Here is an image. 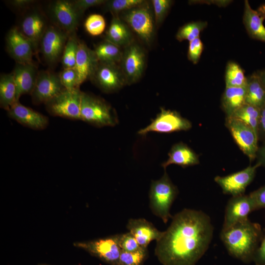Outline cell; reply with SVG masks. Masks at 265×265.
Masks as SVG:
<instances>
[{
	"instance_id": "obj_1",
	"label": "cell",
	"mask_w": 265,
	"mask_h": 265,
	"mask_svg": "<svg viewBox=\"0 0 265 265\" xmlns=\"http://www.w3.org/2000/svg\"><path fill=\"white\" fill-rule=\"evenodd\" d=\"M172 222L158 241L155 255L163 265H195L208 250L213 226L204 212L185 209Z\"/></svg>"
},
{
	"instance_id": "obj_2",
	"label": "cell",
	"mask_w": 265,
	"mask_h": 265,
	"mask_svg": "<svg viewBox=\"0 0 265 265\" xmlns=\"http://www.w3.org/2000/svg\"><path fill=\"white\" fill-rule=\"evenodd\" d=\"M264 236L261 225L249 219L222 228L220 234V239L228 253L245 263L253 261Z\"/></svg>"
},
{
	"instance_id": "obj_3",
	"label": "cell",
	"mask_w": 265,
	"mask_h": 265,
	"mask_svg": "<svg viewBox=\"0 0 265 265\" xmlns=\"http://www.w3.org/2000/svg\"><path fill=\"white\" fill-rule=\"evenodd\" d=\"M119 16L145 45L153 44L156 31V23L152 5L146 1L137 7L122 12Z\"/></svg>"
},
{
	"instance_id": "obj_4",
	"label": "cell",
	"mask_w": 265,
	"mask_h": 265,
	"mask_svg": "<svg viewBox=\"0 0 265 265\" xmlns=\"http://www.w3.org/2000/svg\"><path fill=\"white\" fill-rule=\"evenodd\" d=\"M178 193L177 187L166 171L160 179L152 182L149 192L150 208L153 213L165 224L173 217L170 209Z\"/></svg>"
},
{
	"instance_id": "obj_5",
	"label": "cell",
	"mask_w": 265,
	"mask_h": 265,
	"mask_svg": "<svg viewBox=\"0 0 265 265\" xmlns=\"http://www.w3.org/2000/svg\"><path fill=\"white\" fill-rule=\"evenodd\" d=\"M80 120L97 127L114 126L117 122L113 109L104 100L82 92Z\"/></svg>"
},
{
	"instance_id": "obj_6",
	"label": "cell",
	"mask_w": 265,
	"mask_h": 265,
	"mask_svg": "<svg viewBox=\"0 0 265 265\" xmlns=\"http://www.w3.org/2000/svg\"><path fill=\"white\" fill-rule=\"evenodd\" d=\"M82 92L80 88L64 89L45 104L46 109L52 116L80 120Z\"/></svg>"
},
{
	"instance_id": "obj_7",
	"label": "cell",
	"mask_w": 265,
	"mask_h": 265,
	"mask_svg": "<svg viewBox=\"0 0 265 265\" xmlns=\"http://www.w3.org/2000/svg\"><path fill=\"white\" fill-rule=\"evenodd\" d=\"M146 64V52L142 47L135 41L123 49L119 66L127 84L135 83L141 78Z\"/></svg>"
},
{
	"instance_id": "obj_8",
	"label": "cell",
	"mask_w": 265,
	"mask_h": 265,
	"mask_svg": "<svg viewBox=\"0 0 265 265\" xmlns=\"http://www.w3.org/2000/svg\"><path fill=\"white\" fill-rule=\"evenodd\" d=\"M225 125L239 148L250 161L256 159L259 140L254 130L243 122L233 117H226Z\"/></svg>"
},
{
	"instance_id": "obj_9",
	"label": "cell",
	"mask_w": 265,
	"mask_h": 265,
	"mask_svg": "<svg viewBox=\"0 0 265 265\" xmlns=\"http://www.w3.org/2000/svg\"><path fill=\"white\" fill-rule=\"evenodd\" d=\"M74 245L110 265H118L122 252L119 243V234L89 241L77 242Z\"/></svg>"
},
{
	"instance_id": "obj_10",
	"label": "cell",
	"mask_w": 265,
	"mask_h": 265,
	"mask_svg": "<svg viewBox=\"0 0 265 265\" xmlns=\"http://www.w3.org/2000/svg\"><path fill=\"white\" fill-rule=\"evenodd\" d=\"M192 124L189 120L182 117L176 111L160 108L156 117L147 127L140 130L137 133L142 135L150 132L171 133L186 131L190 129Z\"/></svg>"
},
{
	"instance_id": "obj_11",
	"label": "cell",
	"mask_w": 265,
	"mask_h": 265,
	"mask_svg": "<svg viewBox=\"0 0 265 265\" xmlns=\"http://www.w3.org/2000/svg\"><path fill=\"white\" fill-rule=\"evenodd\" d=\"M69 36L55 25L48 26L39 47L45 60L49 64H55L61 59Z\"/></svg>"
},
{
	"instance_id": "obj_12",
	"label": "cell",
	"mask_w": 265,
	"mask_h": 265,
	"mask_svg": "<svg viewBox=\"0 0 265 265\" xmlns=\"http://www.w3.org/2000/svg\"><path fill=\"white\" fill-rule=\"evenodd\" d=\"M260 165L256 163L238 172L224 176H216L214 180L225 194L236 196L244 194L246 188L252 182L257 169Z\"/></svg>"
},
{
	"instance_id": "obj_13",
	"label": "cell",
	"mask_w": 265,
	"mask_h": 265,
	"mask_svg": "<svg viewBox=\"0 0 265 265\" xmlns=\"http://www.w3.org/2000/svg\"><path fill=\"white\" fill-rule=\"evenodd\" d=\"M64 89L59 75L49 71H41L38 74L34 87L30 94L32 101L36 105L45 104Z\"/></svg>"
},
{
	"instance_id": "obj_14",
	"label": "cell",
	"mask_w": 265,
	"mask_h": 265,
	"mask_svg": "<svg viewBox=\"0 0 265 265\" xmlns=\"http://www.w3.org/2000/svg\"><path fill=\"white\" fill-rule=\"evenodd\" d=\"M102 91L111 93L127 84L119 64L99 62L91 80Z\"/></svg>"
},
{
	"instance_id": "obj_15",
	"label": "cell",
	"mask_w": 265,
	"mask_h": 265,
	"mask_svg": "<svg viewBox=\"0 0 265 265\" xmlns=\"http://www.w3.org/2000/svg\"><path fill=\"white\" fill-rule=\"evenodd\" d=\"M50 12L54 25L69 35L75 33L81 17L72 1L58 0L53 2Z\"/></svg>"
},
{
	"instance_id": "obj_16",
	"label": "cell",
	"mask_w": 265,
	"mask_h": 265,
	"mask_svg": "<svg viewBox=\"0 0 265 265\" xmlns=\"http://www.w3.org/2000/svg\"><path fill=\"white\" fill-rule=\"evenodd\" d=\"M6 49L9 55L20 64H33V47L20 31L19 28H11L6 37Z\"/></svg>"
},
{
	"instance_id": "obj_17",
	"label": "cell",
	"mask_w": 265,
	"mask_h": 265,
	"mask_svg": "<svg viewBox=\"0 0 265 265\" xmlns=\"http://www.w3.org/2000/svg\"><path fill=\"white\" fill-rule=\"evenodd\" d=\"M255 210L254 202L249 194L232 196L226 206L222 228L248 219L249 214Z\"/></svg>"
},
{
	"instance_id": "obj_18",
	"label": "cell",
	"mask_w": 265,
	"mask_h": 265,
	"mask_svg": "<svg viewBox=\"0 0 265 265\" xmlns=\"http://www.w3.org/2000/svg\"><path fill=\"white\" fill-rule=\"evenodd\" d=\"M8 116L21 125L29 128L41 130L49 124L48 117L32 108L15 102L7 111Z\"/></svg>"
},
{
	"instance_id": "obj_19",
	"label": "cell",
	"mask_w": 265,
	"mask_h": 265,
	"mask_svg": "<svg viewBox=\"0 0 265 265\" xmlns=\"http://www.w3.org/2000/svg\"><path fill=\"white\" fill-rule=\"evenodd\" d=\"M99 61L94 50L89 48L83 42L79 41L75 69L79 85L88 80H91Z\"/></svg>"
},
{
	"instance_id": "obj_20",
	"label": "cell",
	"mask_w": 265,
	"mask_h": 265,
	"mask_svg": "<svg viewBox=\"0 0 265 265\" xmlns=\"http://www.w3.org/2000/svg\"><path fill=\"white\" fill-rule=\"evenodd\" d=\"M47 27L43 15L37 11H34L24 17L19 29L30 41L33 47L34 52H36Z\"/></svg>"
},
{
	"instance_id": "obj_21",
	"label": "cell",
	"mask_w": 265,
	"mask_h": 265,
	"mask_svg": "<svg viewBox=\"0 0 265 265\" xmlns=\"http://www.w3.org/2000/svg\"><path fill=\"white\" fill-rule=\"evenodd\" d=\"M127 228L143 248H147L153 240L159 241L164 234V231H159L152 223L144 218L129 219Z\"/></svg>"
},
{
	"instance_id": "obj_22",
	"label": "cell",
	"mask_w": 265,
	"mask_h": 265,
	"mask_svg": "<svg viewBox=\"0 0 265 265\" xmlns=\"http://www.w3.org/2000/svg\"><path fill=\"white\" fill-rule=\"evenodd\" d=\"M16 87V99L24 94H31L38 73L33 64L17 63L12 72Z\"/></svg>"
},
{
	"instance_id": "obj_23",
	"label": "cell",
	"mask_w": 265,
	"mask_h": 265,
	"mask_svg": "<svg viewBox=\"0 0 265 265\" xmlns=\"http://www.w3.org/2000/svg\"><path fill=\"white\" fill-rule=\"evenodd\" d=\"M104 40L122 49L134 41L132 31L119 16H113Z\"/></svg>"
},
{
	"instance_id": "obj_24",
	"label": "cell",
	"mask_w": 265,
	"mask_h": 265,
	"mask_svg": "<svg viewBox=\"0 0 265 265\" xmlns=\"http://www.w3.org/2000/svg\"><path fill=\"white\" fill-rule=\"evenodd\" d=\"M168 159L161 164L164 169L170 164L186 167L198 164V155L186 144L179 142L173 145L168 153Z\"/></svg>"
},
{
	"instance_id": "obj_25",
	"label": "cell",
	"mask_w": 265,
	"mask_h": 265,
	"mask_svg": "<svg viewBox=\"0 0 265 265\" xmlns=\"http://www.w3.org/2000/svg\"><path fill=\"white\" fill-rule=\"evenodd\" d=\"M264 19L253 9L248 1H244L243 23L249 35L252 38L265 43V27Z\"/></svg>"
},
{
	"instance_id": "obj_26",
	"label": "cell",
	"mask_w": 265,
	"mask_h": 265,
	"mask_svg": "<svg viewBox=\"0 0 265 265\" xmlns=\"http://www.w3.org/2000/svg\"><path fill=\"white\" fill-rule=\"evenodd\" d=\"M245 87L225 88L221 98V106L226 117L231 116L245 104Z\"/></svg>"
},
{
	"instance_id": "obj_27",
	"label": "cell",
	"mask_w": 265,
	"mask_h": 265,
	"mask_svg": "<svg viewBox=\"0 0 265 265\" xmlns=\"http://www.w3.org/2000/svg\"><path fill=\"white\" fill-rule=\"evenodd\" d=\"M245 104L261 109L265 106V87L256 73L247 77Z\"/></svg>"
},
{
	"instance_id": "obj_28",
	"label": "cell",
	"mask_w": 265,
	"mask_h": 265,
	"mask_svg": "<svg viewBox=\"0 0 265 265\" xmlns=\"http://www.w3.org/2000/svg\"><path fill=\"white\" fill-rule=\"evenodd\" d=\"M16 102H17L16 87L12 73L1 75L0 78L1 108L7 111Z\"/></svg>"
},
{
	"instance_id": "obj_29",
	"label": "cell",
	"mask_w": 265,
	"mask_h": 265,
	"mask_svg": "<svg viewBox=\"0 0 265 265\" xmlns=\"http://www.w3.org/2000/svg\"><path fill=\"white\" fill-rule=\"evenodd\" d=\"M94 51L99 62L119 65L123 53L122 48L104 40L95 45Z\"/></svg>"
},
{
	"instance_id": "obj_30",
	"label": "cell",
	"mask_w": 265,
	"mask_h": 265,
	"mask_svg": "<svg viewBox=\"0 0 265 265\" xmlns=\"http://www.w3.org/2000/svg\"><path fill=\"white\" fill-rule=\"evenodd\" d=\"M225 80L226 87H243L246 86L247 77L238 64L230 61L226 66Z\"/></svg>"
},
{
	"instance_id": "obj_31",
	"label": "cell",
	"mask_w": 265,
	"mask_h": 265,
	"mask_svg": "<svg viewBox=\"0 0 265 265\" xmlns=\"http://www.w3.org/2000/svg\"><path fill=\"white\" fill-rule=\"evenodd\" d=\"M260 111L261 109L245 104L230 117L239 119L249 125L257 134Z\"/></svg>"
},
{
	"instance_id": "obj_32",
	"label": "cell",
	"mask_w": 265,
	"mask_h": 265,
	"mask_svg": "<svg viewBox=\"0 0 265 265\" xmlns=\"http://www.w3.org/2000/svg\"><path fill=\"white\" fill-rule=\"evenodd\" d=\"M205 21L191 22L187 23L178 29L176 38L180 42L184 40L191 41L199 37L201 32L207 26Z\"/></svg>"
},
{
	"instance_id": "obj_33",
	"label": "cell",
	"mask_w": 265,
	"mask_h": 265,
	"mask_svg": "<svg viewBox=\"0 0 265 265\" xmlns=\"http://www.w3.org/2000/svg\"><path fill=\"white\" fill-rule=\"evenodd\" d=\"M79 41L75 33L69 35L61 58L63 69L75 68Z\"/></svg>"
},
{
	"instance_id": "obj_34",
	"label": "cell",
	"mask_w": 265,
	"mask_h": 265,
	"mask_svg": "<svg viewBox=\"0 0 265 265\" xmlns=\"http://www.w3.org/2000/svg\"><path fill=\"white\" fill-rule=\"evenodd\" d=\"M144 0H109L104 5V10L110 12L113 16L119 14L143 4Z\"/></svg>"
},
{
	"instance_id": "obj_35",
	"label": "cell",
	"mask_w": 265,
	"mask_h": 265,
	"mask_svg": "<svg viewBox=\"0 0 265 265\" xmlns=\"http://www.w3.org/2000/svg\"><path fill=\"white\" fill-rule=\"evenodd\" d=\"M147 255V248H141L136 251L131 252L122 251L118 265H143Z\"/></svg>"
},
{
	"instance_id": "obj_36",
	"label": "cell",
	"mask_w": 265,
	"mask_h": 265,
	"mask_svg": "<svg viewBox=\"0 0 265 265\" xmlns=\"http://www.w3.org/2000/svg\"><path fill=\"white\" fill-rule=\"evenodd\" d=\"M84 26L89 34L92 36H98L104 31L106 28V21L102 15L92 14L86 18Z\"/></svg>"
},
{
	"instance_id": "obj_37",
	"label": "cell",
	"mask_w": 265,
	"mask_h": 265,
	"mask_svg": "<svg viewBox=\"0 0 265 265\" xmlns=\"http://www.w3.org/2000/svg\"><path fill=\"white\" fill-rule=\"evenodd\" d=\"M171 0H152L151 1L156 26L164 21L171 6Z\"/></svg>"
},
{
	"instance_id": "obj_38",
	"label": "cell",
	"mask_w": 265,
	"mask_h": 265,
	"mask_svg": "<svg viewBox=\"0 0 265 265\" xmlns=\"http://www.w3.org/2000/svg\"><path fill=\"white\" fill-rule=\"evenodd\" d=\"M59 77L65 89L73 90L80 88L78 75L74 68L63 69L59 74Z\"/></svg>"
},
{
	"instance_id": "obj_39",
	"label": "cell",
	"mask_w": 265,
	"mask_h": 265,
	"mask_svg": "<svg viewBox=\"0 0 265 265\" xmlns=\"http://www.w3.org/2000/svg\"><path fill=\"white\" fill-rule=\"evenodd\" d=\"M119 243L122 251L128 252H134L142 248L129 232L119 234Z\"/></svg>"
},
{
	"instance_id": "obj_40",
	"label": "cell",
	"mask_w": 265,
	"mask_h": 265,
	"mask_svg": "<svg viewBox=\"0 0 265 265\" xmlns=\"http://www.w3.org/2000/svg\"><path fill=\"white\" fill-rule=\"evenodd\" d=\"M203 50V44L200 38H197L189 42L187 58L193 64L199 61Z\"/></svg>"
},
{
	"instance_id": "obj_41",
	"label": "cell",
	"mask_w": 265,
	"mask_h": 265,
	"mask_svg": "<svg viewBox=\"0 0 265 265\" xmlns=\"http://www.w3.org/2000/svg\"><path fill=\"white\" fill-rule=\"evenodd\" d=\"M106 0H75L72 1L73 5L80 17L89 8L103 5Z\"/></svg>"
},
{
	"instance_id": "obj_42",
	"label": "cell",
	"mask_w": 265,
	"mask_h": 265,
	"mask_svg": "<svg viewBox=\"0 0 265 265\" xmlns=\"http://www.w3.org/2000/svg\"><path fill=\"white\" fill-rule=\"evenodd\" d=\"M256 210L265 209V185L249 194Z\"/></svg>"
},
{
	"instance_id": "obj_43",
	"label": "cell",
	"mask_w": 265,
	"mask_h": 265,
	"mask_svg": "<svg viewBox=\"0 0 265 265\" xmlns=\"http://www.w3.org/2000/svg\"><path fill=\"white\" fill-rule=\"evenodd\" d=\"M253 262L256 265H265V235L255 253Z\"/></svg>"
},
{
	"instance_id": "obj_44",
	"label": "cell",
	"mask_w": 265,
	"mask_h": 265,
	"mask_svg": "<svg viewBox=\"0 0 265 265\" xmlns=\"http://www.w3.org/2000/svg\"><path fill=\"white\" fill-rule=\"evenodd\" d=\"M257 135L259 140L265 142V106L261 109Z\"/></svg>"
},
{
	"instance_id": "obj_45",
	"label": "cell",
	"mask_w": 265,
	"mask_h": 265,
	"mask_svg": "<svg viewBox=\"0 0 265 265\" xmlns=\"http://www.w3.org/2000/svg\"><path fill=\"white\" fill-rule=\"evenodd\" d=\"M256 159L257 160V163L260 166L265 167V142L263 143V144L259 147Z\"/></svg>"
},
{
	"instance_id": "obj_46",
	"label": "cell",
	"mask_w": 265,
	"mask_h": 265,
	"mask_svg": "<svg viewBox=\"0 0 265 265\" xmlns=\"http://www.w3.org/2000/svg\"><path fill=\"white\" fill-rule=\"evenodd\" d=\"M33 0H13L10 1V3L14 7L22 8L34 3Z\"/></svg>"
},
{
	"instance_id": "obj_47",
	"label": "cell",
	"mask_w": 265,
	"mask_h": 265,
	"mask_svg": "<svg viewBox=\"0 0 265 265\" xmlns=\"http://www.w3.org/2000/svg\"><path fill=\"white\" fill-rule=\"evenodd\" d=\"M256 73L258 76L262 83L265 87V69L259 71L257 72H256Z\"/></svg>"
},
{
	"instance_id": "obj_48",
	"label": "cell",
	"mask_w": 265,
	"mask_h": 265,
	"mask_svg": "<svg viewBox=\"0 0 265 265\" xmlns=\"http://www.w3.org/2000/svg\"><path fill=\"white\" fill-rule=\"evenodd\" d=\"M259 15L264 19H265V4L261 5L256 10Z\"/></svg>"
},
{
	"instance_id": "obj_49",
	"label": "cell",
	"mask_w": 265,
	"mask_h": 265,
	"mask_svg": "<svg viewBox=\"0 0 265 265\" xmlns=\"http://www.w3.org/2000/svg\"></svg>"
}]
</instances>
